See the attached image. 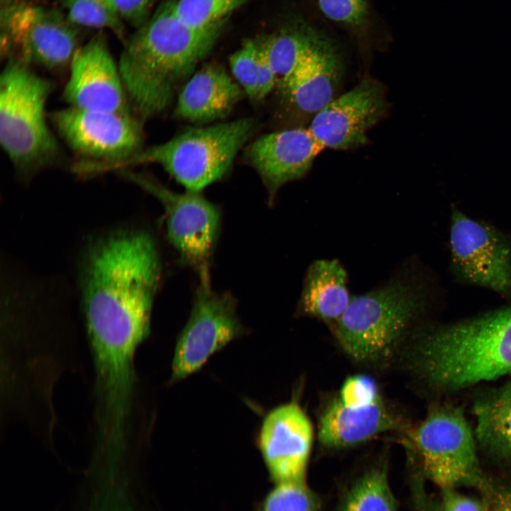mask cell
<instances>
[{
  "mask_svg": "<svg viewBox=\"0 0 511 511\" xmlns=\"http://www.w3.org/2000/svg\"><path fill=\"white\" fill-rule=\"evenodd\" d=\"M6 60L0 77V143L18 172L30 175L60 156L45 114L53 84L19 57Z\"/></svg>",
  "mask_w": 511,
  "mask_h": 511,
  "instance_id": "5",
  "label": "cell"
},
{
  "mask_svg": "<svg viewBox=\"0 0 511 511\" xmlns=\"http://www.w3.org/2000/svg\"><path fill=\"white\" fill-rule=\"evenodd\" d=\"M224 24L192 26L177 13L175 0H165L126 38L118 66L134 115L145 119L169 106L176 84L210 53Z\"/></svg>",
  "mask_w": 511,
  "mask_h": 511,
  "instance_id": "2",
  "label": "cell"
},
{
  "mask_svg": "<svg viewBox=\"0 0 511 511\" xmlns=\"http://www.w3.org/2000/svg\"><path fill=\"white\" fill-rule=\"evenodd\" d=\"M158 1V0H152V5H153L154 3H155L156 1Z\"/></svg>",
  "mask_w": 511,
  "mask_h": 511,
  "instance_id": "34",
  "label": "cell"
},
{
  "mask_svg": "<svg viewBox=\"0 0 511 511\" xmlns=\"http://www.w3.org/2000/svg\"><path fill=\"white\" fill-rule=\"evenodd\" d=\"M246 0H175L177 13L199 28L225 23L227 17Z\"/></svg>",
  "mask_w": 511,
  "mask_h": 511,
  "instance_id": "25",
  "label": "cell"
},
{
  "mask_svg": "<svg viewBox=\"0 0 511 511\" xmlns=\"http://www.w3.org/2000/svg\"><path fill=\"white\" fill-rule=\"evenodd\" d=\"M407 428L403 419L382 400L366 407H350L336 398L321 414L318 438L325 447L342 449L388 432H405Z\"/></svg>",
  "mask_w": 511,
  "mask_h": 511,
  "instance_id": "17",
  "label": "cell"
},
{
  "mask_svg": "<svg viewBox=\"0 0 511 511\" xmlns=\"http://www.w3.org/2000/svg\"><path fill=\"white\" fill-rule=\"evenodd\" d=\"M312 442L311 422L296 402L280 405L267 414L258 444L275 483L306 481Z\"/></svg>",
  "mask_w": 511,
  "mask_h": 511,
  "instance_id": "15",
  "label": "cell"
},
{
  "mask_svg": "<svg viewBox=\"0 0 511 511\" xmlns=\"http://www.w3.org/2000/svg\"><path fill=\"white\" fill-rule=\"evenodd\" d=\"M260 62L257 101H261L271 92L273 87L275 86L277 77V75L268 64L261 49L260 45Z\"/></svg>",
  "mask_w": 511,
  "mask_h": 511,
  "instance_id": "33",
  "label": "cell"
},
{
  "mask_svg": "<svg viewBox=\"0 0 511 511\" xmlns=\"http://www.w3.org/2000/svg\"><path fill=\"white\" fill-rule=\"evenodd\" d=\"M440 490L442 511H488V500L483 495L478 497L466 495L453 488Z\"/></svg>",
  "mask_w": 511,
  "mask_h": 511,
  "instance_id": "30",
  "label": "cell"
},
{
  "mask_svg": "<svg viewBox=\"0 0 511 511\" xmlns=\"http://www.w3.org/2000/svg\"><path fill=\"white\" fill-rule=\"evenodd\" d=\"M323 149L309 128H297L260 136L250 145L246 156L273 202L282 186L308 172Z\"/></svg>",
  "mask_w": 511,
  "mask_h": 511,
  "instance_id": "16",
  "label": "cell"
},
{
  "mask_svg": "<svg viewBox=\"0 0 511 511\" xmlns=\"http://www.w3.org/2000/svg\"><path fill=\"white\" fill-rule=\"evenodd\" d=\"M114 1L123 21L133 27L138 28L148 19L152 0Z\"/></svg>",
  "mask_w": 511,
  "mask_h": 511,
  "instance_id": "32",
  "label": "cell"
},
{
  "mask_svg": "<svg viewBox=\"0 0 511 511\" xmlns=\"http://www.w3.org/2000/svg\"><path fill=\"white\" fill-rule=\"evenodd\" d=\"M69 20L77 26L108 28L123 43L125 26L114 0H60Z\"/></svg>",
  "mask_w": 511,
  "mask_h": 511,
  "instance_id": "24",
  "label": "cell"
},
{
  "mask_svg": "<svg viewBox=\"0 0 511 511\" xmlns=\"http://www.w3.org/2000/svg\"><path fill=\"white\" fill-rule=\"evenodd\" d=\"M326 39L314 29L300 26L259 42L268 64L282 80L314 53Z\"/></svg>",
  "mask_w": 511,
  "mask_h": 511,
  "instance_id": "22",
  "label": "cell"
},
{
  "mask_svg": "<svg viewBox=\"0 0 511 511\" xmlns=\"http://www.w3.org/2000/svg\"><path fill=\"white\" fill-rule=\"evenodd\" d=\"M449 243L451 269L457 278L511 295V242L504 233L453 207Z\"/></svg>",
  "mask_w": 511,
  "mask_h": 511,
  "instance_id": "11",
  "label": "cell"
},
{
  "mask_svg": "<svg viewBox=\"0 0 511 511\" xmlns=\"http://www.w3.org/2000/svg\"><path fill=\"white\" fill-rule=\"evenodd\" d=\"M326 16L347 23H359L366 13L365 0H319Z\"/></svg>",
  "mask_w": 511,
  "mask_h": 511,
  "instance_id": "29",
  "label": "cell"
},
{
  "mask_svg": "<svg viewBox=\"0 0 511 511\" xmlns=\"http://www.w3.org/2000/svg\"><path fill=\"white\" fill-rule=\"evenodd\" d=\"M318 500L303 482L278 483L263 502L260 511H318Z\"/></svg>",
  "mask_w": 511,
  "mask_h": 511,
  "instance_id": "26",
  "label": "cell"
},
{
  "mask_svg": "<svg viewBox=\"0 0 511 511\" xmlns=\"http://www.w3.org/2000/svg\"><path fill=\"white\" fill-rule=\"evenodd\" d=\"M342 71L339 53L326 39L305 62L281 80V85L297 109L315 114L334 99Z\"/></svg>",
  "mask_w": 511,
  "mask_h": 511,
  "instance_id": "18",
  "label": "cell"
},
{
  "mask_svg": "<svg viewBox=\"0 0 511 511\" xmlns=\"http://www.w3.org/2000/svg\"><path fill=\"white\" fill-rule=\"evenodd\" d=\"M484 495L488 504V511H511V480L491 478Z\"/></svg>",
  "mask_w": 511,
  "mask_h": 511,
  "instance_id": "31",
  "label": "cell"
},
{
  "mask_svg": "<svg viewBox=\"0 0 511 511\" xmlns=\"http://www.w3.org/2000/svg\"><path fill=\"white\" fill-rule=\"evenodd\" d=\"M62 97L70 106L132 114L118 65L102 32L75 51Z\"/></svg>",
  "mask_w": 511,
  "mask_h": 511,
  "instance_id": "13",
  "label": "cell"
},
{
  "mask_svg": "<svg viewBox=\"0 0 511 511\" xmlns=\"http://www.w3.org/2000/svg\"><path fill=\"white\" fill-rule=\"evenodd\" d=\"M338 398L350 407H366L382 400L376 382L366 375L348 378L344 383Z\"/></svg>",
  "mask_w": 511,
  "mask_h": 511,
  "instance_id": "28",
  "label": "cell"
},
{
  "mask_svg": "<svg viewBox=\"0 0 511 511\" xmlns=\"http://www.w3.org/2000/svg\"><path fill=\"white\" fill-rule=\"evenodd\" d=\"M339 511H397L387 466H374L360 476L348 490Z\"/></svg>",
  "mask_w": 511,
  "mask_h": 511,
  "instance_id": "23",
  "label": "cell"
},
{
  "mask_svg": "<svg viewBox=\"0 0 511 511\" xmlns=\"http://www.w3.org/2000/svg\"><path fill=\"white\" fill-rule=\"evenodd\" d=\"M242 91L221 66L207 65L194 73L183 87L175 114L192 122L223 118L241 99Z\"/></svg>",
  "mask_w": 511,
  "mask_h": 511,
  "instance_id": "19",
  "label": "cell"
},
{
  "mask_svg": "<svg viewBox=\"0 0 511 511\" xmlns=\"http://www.w3.org/2000/svg\"><path fill=\"white\" fill-rule=\"evenodd\" d=\"M347 284V273L338 260L313 261L304 278L297 312L332 326L350 302Z\"/></svg>",
  "mask_w": 511,
  "mask_h": 511,
  "instance_id": "20",
  "label": "cell"
},
{
  "mask_svg": "<svg viewBox=\"0 0 511 511\" xmlns=\"http://www.w3.org/2000/svg\"><path fill=\"white\" fill-rule=\"evenodd\" d=\"M474 435L492 459L511 463V382L488 392L473 403Z\"/></svg>",
  "mask_w": 511,
  "mask_h": 511,
  "instance_id": "21",
  "label": "cell"
},
{
  "mask_svg": "<svg viewBox=\"0 0 511 511\" xmlns=\"http://www.w3.org/2000/svg\"><path fill=\"white\" fill-rule=\"evenodd\" d=\"M260 62L258 40H246L229 57L231 72L244 92L257 101Z\"/></svg>",
  "mask_w": 511,
  "mask_h": 511,
  "instance_id": "27",
  "label": "cell"
},
{
  "mask_svg": "<svg viewBox=\"0 0 511 511\" xmlns=\"http://www.w3.org/2000/svg\"><path fill=\"white\" fill-rule=\"evenodd\" d=\"M409 363L426 386L442 393L510 375L511 307L422 333Z\"/></svg>",
  "mask_w": 511,
  "mask_h": 511,
  "instance_id": "3",
  "label": "cell"
},
{
  "mask_svg": "<svg viewBox=\"0 0 511 511\" xmlns=\"http://www.w3.org/2000/svg\"><path fill=\"white\" fill-rule=\"evenodd\" d=\"M255 128V120L247 118L187 128L163 143L143 148L109 171L130 169L137 165L157 164L186 191L200 192L226 175L237 153Z\"/></svg>",
  "mask_w": 511,
  "mask_h": 511,
  "instance_id": "6",
  "label": "cell"
},
{
  "mask_svg": "<svg viewBox=\"0 0 511 511\" xmlns=\"http://www.w3.org/2000/svg\"><path fill=\"white\" fill-rule=\"evenodd\" d=\"M385 109L382 85L366 78L315 114L309 130L324 148L352 149L366 143Z\"/></svg>",
  "mask_w": 511,
  "mask_h": 511,
  "instance_id": "14",
  "label": "cell"
},
{
  "mask_svg": "<svg viewBox=\"0 0 511 511\" xmlns=\"http://www.w3.org/2000/svg\"><path fill=\"white\" fill-rule=\"evenodd\" d=\"M118 173L158 199L165 210L168 239L182 263L197 273L201 284H210V262L220 226L217 207L200 192H173L143 173L130 169Z\"/></svg>",
  "mask_w": 511,
  "mask_h": 511,
  "instance_id": "10",
  "label": "cell"
},
{
  "mask_svg": "<svg viewBox=\"0 0 511 511\" xmlns=\"http://www.w3.org/2000/svg\"><path fill=\"white\" fill-rule=\"evenodd\" d=\"M421 284L402 274L351 297L331 326L346 353L362 363L390 361L427 303Z\"/></svg>",
  "mask_w": 511,
  "mask_h": 511,
  "instance_id": "4",
  "label": "cell"
},
{
  "mask_svg": "<svg viewBox=\"0 0 511 511\" xmlns=\"http://www.w3.org/2000/svg\"><path fill=\"white\" fill-rule=\"evenodd\" d=\"M160 277L158 253L149 233L119 232L94 243L82 270L89 341L140 346L149 334Z\"/></svg>",
  "mask_w": 511,
  "mask_h": 511,
  "instance_id": "1",
  "label": "cell"
},
{
  "mask_svg": "<svg viewBox=\"0 0 511 511\" xmlns=\"http://www.w3.org/2000/svg\"><path fill=\"white\" fill-rule=\"evenodd\" d=\"M1 57L57 70L70 65L79 31L60 10L28 0H1Z\"/></svg>",
  "mask_w": 511,
  "mask_h": 511,
  "instance_id": "9",
  "label": "cell"
},
{
  "mask_svg": "<svg viewBox=\"0 0 511 511\" xmlns=\"http://www.w3.org/2000/svg\"><path fill=\"white\" fill-rule=\"evenodd\" d=\"M405 433L423 477L439 488L467 487L480 494L485 490L491 478L483 471L474 433L459 407L434 405L422 421Z\"/></svg>",
  "mask_w": 511,
  "mask_h": 511,
  "instance_id": "7",
  "label": "cell"
},
{
  "mask_svg": "<svg viewBox=\"0 0 511 511\" xmlns=\"http://www.w3.org/2000/svg\"><path fill=\"white\" fill-rule=\"evenodd\" d=\"M49 119L60 137L80 160L72 165L80 176L109 172L143 148L139 119L133 114L92 111L69 106Z\"/></svg>",
  "mask_w": 511,
  "mask_h": 511,
  "instance_id": "8",
  "label": "cell"
},
{
  "mask_svg": "<svg viewBox=\"0 0 511 511\" xmlns=\"http://www.w3.org/2000/svg\"><path fill=\"white\" fill-rule=\"evenodd\" d=\"M243 333L233 297L214 291L210 284H200L189 319L177 339L171 380L197 371L211 355Z\"/></svg>",
  "mask_w": 511,
  "mask_h": 511,
  "instance_id": "12",
  "label": "cell"
}]
</instances>
